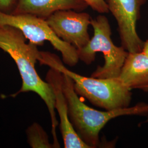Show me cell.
Here are the masks:
<instances>
[{
  "label": "cell",
  "mask_w": 148,
  "mask_h": 148,
  "mask_svg": "<svg viewBox=\"0 0 148 148\" xmlns=\"http://www.w3.org/2000/svg\"><path fill=\"white\" fill-rule=\"evenodd\" d=\"M27 38L18 28L0 24V49L7 53L15 62L22 80L21 88L10 95L12 98L29 92L40 97L47 107L52 123L53 145L60 148L56 134L58 122L56 118L55 98L53 89L37 74L35 64L40 56L37 46L26 42Z\"/></svg>",
  "instance_id": "6da1fadb"
},
{
  "label": "cell",
  "mask_w": 148,
  "mask_h": 148,
  "mask_svg": "<svg viewBox=\"0 0 148 148\" xmlns=\"http://www.w3.org/2000/svg\"><path fill=\"white\" fill-rule=\"evenodd\" d=\"M62 74V87L68 105L70 121L79 138L90 148H97L99 145L100 132L112 119L127 115H148V104L144 102L132 107L106 111L90 108L79 99L74 90L73 79L67 75Z\"/></svg>",
  "instance_id": "7a4b0ae2"
},
{
  "label": "cell",
  "mask_w": 148,
  "mask_h": 148,
  "mask_svg": "<svg viewBox=\"0 0 148 148\" xmlns=\"http://www.w3.org/2000/svg\"><path fill=\"white\" fill-rule=\"evenodd\" d=\"M38 61L41 65H47L69 76L73 81L76 93L94 106L106 110L130 106L131 90L118 77L99 79L82 76L66 68L58 56L49 52L40 51Z\"/></svg>",
  "instance_id": "3957f363"
},
{
  "label": "cell",
  "mask_w": 148,
  "mask_h": 148,
  "mask_svg": "<svg viewBox=\"0 0 148 148\" xmlns=\"http://www.w3.org/2000/svg\"><path fill=\"white\" fill-rule=\"evenodd\" d=\"M94 35L89 42L81 49L77 50L79 60L89 65L93 63L97 52L103 53L105 62L98 66L91 77L99 79L117 78L127 58L128 52L123 47L115 46L111 40V30L106 16L99 15L91 19Z\"/></svg>",
  "instance_id": "277c9868"
},
{
  "label": "cell",
  "mask_w": 148,
  "mask_h": 148,
  "mask_svg": "<svg viewBox=\"0 0 148 148\" xmlns=\"http://www.w3.org/2000/svg\"><path fill=\"white\" fill-rule=\"evenodd\" d=\"M0 24L18 28L30 42L37 46H42L45 41L49 42L61 53L64 63L70 66H74L79 60L77 49L60 39L46 19L31 14L15 15L0 11Z\"/></svg>",
  "instance_id": "5b68a950"
},
{
  "label": "cell",
  "mask_w": 148,
  "mask_h": 148,
  "mask_svg": "<svg viewBox=\"0 0 148 148\" xmlns=\"http://www.w3.org/2000/svg\"><path fill=\"white\" fill-rule=\"evenodd\" d=\"M147 0H106L109 11L116 20L121 46L130 53L142 51L144 41L138 34L137 23Z\"/></svg>",
  "instance_id": "8992f818"
},
{
  "label": "cell",
  "mask_w": 148,
  "mask_h": 148,
  "mask_svg": "<svg viewBox=\"0 0 148 148\" xmlns=\"http://www.w3.org/2000/svg\"><path fill=\"white\" fill-rule=\"evenodd\" d=\"M91 19L87 13L63 10L55 12L46 21L60 39L79 50L90 39L88 30Z\"/></svg>",
  "instance_id": "52a82bcc"
},
{
  "label": "cell",
  "mask_w": 148,
  "mask_h": 148,
  "mask_svg": "<svg viewBox=\"0 0 148 148\" xmlns=\"http://www.w3.org/2000/svg\"><path fill=\"white\" fill-rule=\"evenodd\" d=\"M63 74L57 69L50 68L46 81L53 89L55 98V108L60 119V130L65 148H90L78 136L74 130L68 116V109L62 87Z\"/></svg>",
  "instance_id": "ba28073f"
},
{
  "label": "cell",
  "mask_w": 148,
  "mask_h": 148,
  "mask_svg": "<svg viewBox=\"0 0 148 148\" xmlns=\"http://www.w3.org/2000/svg\"><path fill=\"white\" fill-rule=\"evenodd\" d=\"M89 5L85 0H16L11 14H31L47 19L59 11H84Z\"/></svg>",
  "instance_id": "9c48e42d"
},
{
  "label": "cell",
  "mask_w": 148,
  "mask_h": 148,
  "mask_svg": "<svg viewBox=\"0 0 148 148\" xmlns=\"http://www.w3.org/2000/svg\"><path fill=\"white\" fill-rule=\"evenodd\" d=\"M118 78L130 90L148 92V57L140 52H128Z\"/></svg>",
  "instance_id": "30bf717a"
},
{
  "label": "cell",
  "mask_w": 148,
  "mask_h": 148,
  "mask_svg": "<svg viewBox=\"0 0 148 148\" xmlns=\"http://www.w3.org/2000/svg\"><path fill=\"white\" fill-rule=\"evenodd\" d=\"M27 140L32 148H54L49 142L47 133L37 122H34L26 130Z\"/></svg>",
  "instance_id": "8fae6325"
},
{
  "label": "cell",
  "mask_w": 148,
  "mask_h": 148,
  "mask_svg": "<svg viewBox=\"0 0 148 148\" xmlns=\"http://www.w3.org/2000/svg\"><path fill=\"white\" fill-rule=\"evenodd\" d=\"M93 10L99 13H108V6L105 0H85Z\"/></svg>",
  "instance_id": "7c38bea8"
},
{
  "label": "cell",
  "mask_w": 148,
  "mask_h": 148,
  "mask_svg": "<svg viewBox=\"0 0 148 148\" xmlns=\"http://www.w3.org/2000/svg\"><path fill=\"white\" fill-rule=\"evenodd\" d=\"M16 5V0H0V11L11 14Z\"/></svg>",
  "instance_id": "4fadbf2b"
},
{
  "label": "cell",
  "mask_w": 148,
  "mask_h": 148,
  "mask_svg": "<svg viewBox=\"0 0 148 148\" xmlns=\"http://www.w3.org/2000/svg\"><path fill=\"white\" fill-rule=\"evenodd\" d=\"M142 52L147 55L148 57V40L144 42Z\"/></svg>",
  "instance_id": "5bb4252c"
},
{
  "label": "cell",
  "mask_w": 148,
  "mask_h": 148,
  "mask_svg": "<svg viewBox=\"0 0 148 148\" xmlns=\"http://www.w3.org/2000/svg\"><path fill=\"white\" fill-rule=\"evenodd\" d=\"M147 117H147V120L145 121V122H148V115L147 116Z\"/></svg>",
  "instance_id": "9a60e30c"
}]
</instances>
